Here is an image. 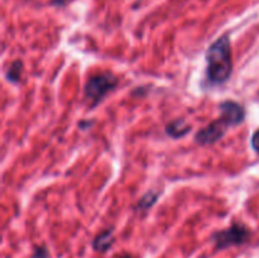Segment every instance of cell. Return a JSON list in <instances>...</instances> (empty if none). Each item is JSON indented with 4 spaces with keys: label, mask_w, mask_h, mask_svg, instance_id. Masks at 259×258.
<instances>
[{
    "label": "cell",
    "mask_w": 259,
    "mask_h": 258,
    "mask_svg": "<svg viewBox=\"0 0 259 258\" xmlns=\"http://www.w3.org/2000/svg\"><path fill=\"white\" fill-rule=\"evenodd\" d=\"M205 77L210 86H219L227 82L233 72L232 46L228 34L222 35L209 46L206 51Z\"/></svg>",
    "instance_id": "1"
},
{
    "label": "cell",
    "mask_w": 259,
    "mask_h": 258,
    "mask_svg": "<svg viewBox=\"0 0 259 258\" xmlns=\"http://www.w3.org/2000/svg\"><path fill=\"white\" fill-rule=\"evenodd\" d=\"M119 78L109 71L95 73L88 78L83 88V98L89 108L94 109L118 86Z\"/></svg>",
    "instance_id": "2"
},
{
    "label": "cell",
    "mask_w": 259,
    "mask_h": 258,
    "mask_svg": "<svg viewBox=\"0 0 259 258\" xmlns=\"http://www.w3.org/2000/svg\"><path fill=\"white\" fill-rule=\"evenodd\" d=\"M210 238L215 250H225L230 247H240L249 242L252 238V232L243 223L233 222L225 229L212 233Z\"/></svg>",
    "instance_id": "3"
},
{
    "label": "cell",
    "mask_w": 259,
    "mask_h": 258,
    "mask_svg": "<svg viewBox=\"0 0 259 258\" xmlns=\"http://www.w3.org/2000/svg\"><path fill=\"white\" fill-rule=\"evenodd\" d=\"M228 128H229V125L225 123L224 119L219 116L217 120L207 124L206 126L200 129V131L195 134V142H196L199 146H211V144L217 143L219 139H222L223 137L225 136Z\"/></svg>",
    "instance_id": "4"
},
{
    "label": "cell",
    "mask_w": 259,
    "mask_h": 258,
    "mask_svg": "<svg viewBox=\"0 0 259 258\" xmlns=\"http://www.w3.org/2000/svg\"><path fill=\"white\" fill-rule=\"evenodd\" d=\"M220 118L225 120L229 126H237L245 119V109L237 101L225 100L219 105Z\"/></svg>",
    "instance_id": "5"
},
{
    "label": "cell",
    "mask_w": 259,
    "mask_h": 258,
    "mask_svg": "<svg viewBox=\"0 0 259 258\" xmlns=\"http://www.w3.org/2000/svg\"><path fill=\"white\" fill-rule=\"evenodd\" d=\"M115 243V237H114V229L113 228H108V229L101 230L100 233L94 237L93 242H91V247L95 252L98 253H106Z\"/></svg>",
    "instance_id": "6"
},
{
    "label": "cell",
    "mask_w": 259,
    "mask_h": 258,
    "mask_svg": "<svg viewBox=\"0 0 259 258\" xmlns=\"http://www.w3.org/2000/svg\"><path fill=\"white\" fill-rule=\"evenodd\" d=\"M164 131H166L167 136H169L171 138L177 139L187 136V134L191 132V125H190L185 119L179 118L169 121L166 125V128H164Z\"/></svg>",
    "instance_id": "7"
},
{
    "label": "cell",
    "mask_w": 259,
    "mask_h": 258,
    "mask_svg": "<svg viewBox=\"0 0 259 258\" xmlns=\"http://www.w3.org/2000/svg\"><path fill=\"white\" fill-rule=\"evenodd\" d=\"M159 195H161L159 192L148 191L138 200V202H137V205L134 206V209H136L137 211H147V210L152 209V207L156 205V202L158 201Z\"/></svg>",
    "instance_id": "8"
},
{
    "label": "cell",
    "mask_w": 259,
    "mask_h": 258,
    "mask_svg": "<svg viewBox=\"0 0 259 258\" xmlns=\"http://www.w3.org/2000/svg\"><path fill=\"white\" fill-rule=\"evenodd\" d=\"M23 72V61L15 60L10 63L9 67L5 71V78L9 81L10 83H19L20 78H22Z\"/></svg>",
    "instance_id": "9"
},
{
    "label": "cell",
    "mask_w": 259,
    "mask_h": 258,
    "mask_svg": "<svg viewBox=\"0 0 259 258\" xmlns=\"http://www.w3.org/2000/svg\"><path fill=\"white\" fill-rule=\"evenodd\" d=\"M30 258H50V250L46 245H35L33 248V252L30 254Z\"/></svg>",
    "instance_id": "10"
},
{
    "label": "cell",
    "mask_w": 259,
    "mask_h": 258,
    "mask_svg": "<svg viewBox=\"0 0 259 258\" xmlns=\"http://www.w3.org/2000/svg\"><path fill=\"white\" fill-rule=\"evenodd\" d=\"M250 144H252V148L259 154V129L253 133L252 139H250Z\"/></svg>",
    "instance_id": "11"
},
{
    "label": "cell",
    "mask_w": 259,
    "mask_h": 258,
    "mask_svg": "<svg viewBox=\"0 0 259 258\" xmlns=\"http://www.w3.org/2000/svg\"><path fill=\"white\" fill-rule=\"evenodd\" d=\"M94 121L93 120H82L78 123V128L82 129V131H86V129H90L93 126Z\"/></svg>",
    "instance_id": "12"
},
{
    "label": "cell",
    "mask_w": 259,
    "mask_h": 258,
    "mask_svg": "<svg viewBox=\"0 0 259 258\" xmlns=\"http://www.w3.org/2000/svg\"><path fill=\"white\" fill-rule=\"evenodd\" d=\"M67 2L68 0H52V3H51V4L56 5V7H62V5H65Z\"/></svg>",
    "instance_id": "13"
},
{
    "label": "cell",
    "mask_w": 259,
    "mask_h": 258,
    "mask_svg": "<svg viewBox=\"0 0 259 258\" xmlns=\"http://www.w3.org/2000/svg\"><path fill=\"white\" fill-rule=\"evenodd\" d=\"M118 258H134L133 254H131V253H124V254H120Z\"/></svg>",
    "instance_id": "14"
}]
</instances>
